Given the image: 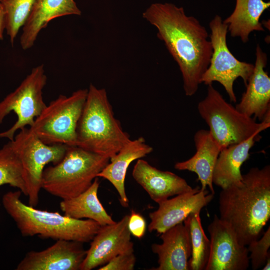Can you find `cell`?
<instances>
[{
  "instance_id": "cell-22",
  "label": "cell",
  "mask_w": 270,
  "mask_h": 270,
  "mask_svg": "<svg viewBox=\"0 0 270 270\" xmlns=\"http://www.w3.org/2000/svg\"><path fill=\"white\" fill-rule=\"evenodd\" d=\"M270 6V2L263 0H236L233 12L223 22L232 36L239 37L246 43L252 32L264 31L260 19Z\"/></svg>"
},
{
  "instance_id": "cell-19",
  "label": "cell",
  "mask_w": 270,
  "mask_h": 270,
  "mask_svg": "<svg viewBox=\"0 0 270 270\" xmlns=\"http://www.w3.org/2000/svg\"><path fill=\"white\" fill-rule=\"evenodd\" d=\"M81 11L74 0H36L20 37L22 48L26 50L34 44L40 30L56 18L80 15Z\"/></svg>"
},
{
  "instance_id": "cell-13",
  "label": "cell",
  "mask_w": 270,
  "mask_h": 270,
  "mask_svg": "<svg viewBox=\"0 0 270 270\" xmlns=\"http://www.w3.org/2000/svg\"><path fill=\"white\" fill-rule=\"evenodd\" d=\"M214 194L197 186L190 192L180 194L159 204L158 208L149 214L150 232L162 234L170 228L182 222L189 214L200 212L213 199Z\"/></svg>"
},
{
  "instance_id": "cell-9",
  "label": "cell",
  "mask_w": 270,
  "mask_h": 270,
  "mask_svg": "<svg viewBox=\"0 0 270 270\" xmlns=\"http://www.w3.org/2000/svg\"><path fill=\"white\" fill-rule=\"evenodd\" d=\"M210 40L212 53L209 66L201 78L206 85L214 82L220 83L224 88L231 102H236L234 90V81L242 78L246 86L254 68V64L238 60L230 52L226 44L228 26L220 16L216 15L209 24Z\"/></svg>"
},
{
  "instance_id": "cell-8",
  "label": "cell",
  "mask_w": 270,
  "mask_h": 270,
  "mask_svg": "<svg viewBox=\"0 0 270 270\" xmlns=\"http://www.w3.org/2000/svg\"><path fill=\"white\" fill-rule=\"evenodd\" d=\"M10 141L22 164L28 205L36 207L39 201L45 166L60 162L69 146L46 144L27 128L20 130Z\"/></svg>"
},
{
  "instance_id": "cell-30",
  "label": "cell",
  "mask_w": 270,
  "mask_h": 270,
  "mask_svg": "<svg viewBox=\"0 0 270 270\" xmlns=\"http://www.w3.org/2000/svg\"><path fill=\"white\" fill-rule=\"evenodd\" d=\"M5 29L4 14L2 6L0 2V40H3L4 31Z\"/></svg>"
},
{
  "instance_id": "cell-5",
  "label": "cell",
  "mask_w": 270,
  "mask_h": 270,
  "mask_svg": "<svg viewBox=\"0 0 270 270\" xmlns=\"http://www.w3.org/2000/svg\"><path fill=\"white\" fill-rule=\"evenodd\" d=\"M110 160L78 146H68L60 162L44 169L42 188L62 200L74 197L92 185Z\"/></svg>"
},
{
  "instance_id": "cell-27",
  "label": "cell",
  "mask_w": 270,
  "mask_h": 270,
  "mask_svg": "<svg viewBox=\"0 0 270 270\" xmlns=\"http://www.w3.org/2000/svg\"><path fill=\"white\" fill-rule=\"evenodd\" d=\"M248 250L252 269L256 270L264 266L268 256L270 246V227L268 226L260 238L251 242Z\"/></svg>"
},
{
  "instance_id": "cell-7",
  "label": "cell",
  "mask_w": 270,
  "mask_h": 270,
  "mask_svg": "<svg viewBox=\"0 0 270 270\" xmlns=\"http://www.w3.org/2000/svg\"><path fill=\"white\" fill-rule=\"evenodd\" d=\"M88 91L80 89L68 96L60 95L46 105L30 129L46 144L76 146V127Z\"/></svg>"
},
{
  "instance_id": "cell-2",
  "label": "cell",
  "mask_w": 270,
  "mask_h": 270,
  "mask_svg": "<svg viewBox=\"0 0 270 270\" xmlns=\"http://www.w3.org/2000/svg\"><path fill=\"white\" fill-rule=\"evenodd\" d=\"M218 203L219 218L240 244L258 240L270 218V166L251 168L240 184L222 188Z\"/></svg>"
},
{
  "instance_id": "cell-14",
  "label": "cell",
  "mask_w": 270,
  "mask_h": 270,
  "mask_svg": "<svg viewBox=\"0 0 270 270\" xmlns=\"http://www.w3.org/2000/svg\"><path fill=\"white\" fill-rule=\"evenodd\" d=\"M82 242L59 240L41 251H30L16 270H80L86 250Z\"/></svg>"
},
{
  "instance_id": "cell-24",
  "label": "cell",
  "mask_w": 270,
  "mask_h": 270,
  "mask_svg": "<svg viewBox=\"0 0 270 270\" xmlns=\"http://www.w3.org/2000/svg\"><path fill=\"white\" fill-rule=\"evenodd\" d=\"M190 236L192 253L189 270H205L210 253V241L202 228L200 212L190 214L184 220Z\"/></svg>"
},
{
  "instance_id": "cell-15",
  "label": "cell",
  "mask_w": 270,
  "mask_h": 270,
  "mask_svg": "<svg viewBox=\"0 0 270 270\" xmlns=\"http://www.w3.org/2000/svg\"><path fill=\"white\" fill-rule=\"evenodd\" d=\"M256 62L246 90L236 108L245 115L258 119L261 122H270V78L264 68L267 64V54L258 44Z\"/></svg>"
},
{
  "instance_id": "cell-25",
  "label": "cell",
  "mask_w": 270,
  "mask_h": 270,
  "mask_svg": "<svg viewBox=\"0 0 270 270\" xmlns=\"http://www.w3.org/2000/svg\"><path fill=\"white\" fill-rule=\"evenodd\" d=\"M8 184L27 196L20 159L10 140L0 149V186Z\"/></svg>"
},
{
  "instance_id": "cell-28",
  "label": "cell",
  "mask_w": 270,
  "mask_h": 270,
  "mask_svg": "<svg viewBox=\"0 0 270 270\" xmlns=\"http://www.w3.org/2000/svg\"><path fill=\"white\" fill-rule=\"evenodd\" d=\"M136 262V257L133 252L117 255L108 262L98 268V270H132Z\"/></svg>"
},
{
  "instance_id": "cell-11",
  "label": "cell",
  "mask_w": 270,
  "mask_h": 270,
  "mask_svg": "<svg viewBox=\"0 0 270 270\" xmlns=\"http://www.w3.org/2000/svg\"><path fill=\"white\" fill-rule=\"evenodd\" d=\"M210 249L205 270H246L250 266L246 246L238 241L230 227L215 214L208 226Z\"/></svg>"
},
{
  "instance_id": "cell-20",
  "label": "cell",
  "mask_w": 270,
  "mask_h": 270,
  "mask_svg": "<svg viewBox=\"0 0 270 270\" xmlns=\"http://www.w3.org/2000/svg\"><path fill=\"white\" fill-rule=\"evenodd\" d=\"M152 150V148L146 143L142 136L134 140H130L118 152L110 158V162L98 174V177L107 180L115 188L123 207L128 208L129 204L126 193L124 181L130 164L133 161L150 154Z\"/></svg>"
},
{
  "instance_id": "cell-26",
  "label": "cell",
  "mask_w": 270,
  "mask_h": 270,
  "mask_svg": "<svg viewBox=\"0 0 270 270\" xmlns=\"http://www.w3.org/2000/svg\"><path fill=\"white\" fill-rule=\"evenodd\" d=\"M36 0H0L4 14L5 29L14 44L21 28L24 26Z\"/></svg>"
},
{
  "instance_id": "cell-1",
  "label": "cell",
  "mask_w": 270,
  "mask_h": 270,
  "mask_svg": "<svg viewBox=\"0 0 270 270\" xmlns=\"http://www.w3.org/2000/svg\"><path fill=\"white\" fill-rule=\"evenodd\" d=\"M142 16L156 28L158 38L178 66L185 94L192 96L201 84L212 53L206 28L196 18L186 15L182 7L171 3L152 4Z\"/></svg>"
},
{
  "instance_id": "cell-21",
  "label": "cell",
  "mask_w": 270,
  "mask_h": 270,
  "mask_svg": "<svg viewBox=\"0 0 270 270\" xmlns=\"http://www.w3.org/2000/svg\"><path fill=\"white\" fill-rule=\"evenodd\" d=\"M260 132L246 140L222 149L218 156L212 176V182L222 188L242 183L240 168L250 156V150L260 139Z\"/></svg>"
},
{
  "instance_id": "cell-17",
  "label": "cell",
  "mask_w": 270,
  "mask_h": 270,
  "mask_svg": "<svg viewBox=\"0 0 270 270\" xmlns=\"http://www.w3.org/2000/svg\"><path fill=\"white\" fill-rule=\"evenodd\" d=\"M162 243L153 244L152 252L158 256V266L154 270H189L192 247L186 226L180 222L161 234Z\"/></svg>"
},
{
  "instance_id": "cell-10",
  "label": "cell",
  "mask_w": 270,
  "mask_h": 270,
  "mask_svg": "<svg viewBox=\"0 0 270 270\" xmlns=\"http://www.w3.org/2000/svg\"><path fill=\"white\" fill-rule=\"evenodd\" d=\"M47 77L44 65L34 68L19 86L0 102V124L13 112L17 120L8 130L0 132V138L13 140L15 134L26 126H31L45 108L42 94Z\"/></svg>"
},
{
  "instance_id": "cell-16",
  "label": "cell",
  "mask_w": 270,
  "mask_h": 270,
  "mask_svg": "<svg viewBox=\"0 0 270 270\" xmlns=\"http://www.w3.org/2000/svg\"><path fill=\"white\" fill-rule=\"evenodd\" d=\"M132 176L157 204L194 190L183 178L172 172L158 170L141 158L134 166Z\"/></svg>"
},
{
  "instance_id": "cell-6",
  "label": "cell",
  "mask_w": 270,
  "mask_h": 270,
  "mask_svg": "<svg viewBox=\"0 0 270 270\" xmlns=\"http://www.w3.org/2000/svg\"><path fill=\"white\" fill-rule=\"evenodd\" d=\"M198 110L222 150L243 142L270 126V122H257L253 118L239 112L212 84L208 85L206 96L198 104Z\"/></svg>"
},
{
  "instance_id": "cell-18",
  "label": "cell",
  "mask_w": 270,
  "mask_h": 270,
  "mask_svg": "<svg viewBox=\"0 0 270 270\" xmlns=\"http://www.w3.org/2000/svg\"><path fill=\"white\" fill-rule=\"evenodd\" d=\"M196 152L190 158L176 162L174 168L180 170L194 172L202 184V190L206 186L214 194L212 176L215 165L222 150L220 145L212 136L209 130H200L194 136Z\"/></svg>"
},
{
  "instance_id": "cell-29",
  "label": "cell",
  "mask_w": 270,
  "mask_h": 270,
  "mask_svg": "<svg viewBox=\"0 0 270 270\" xmlns=\"http://www.w3.org/2000/svg\"><path fill=\"white\" fill-rule=\"evenodd\" d=\"M128 227L132 235L138 238H142L145 234L146 224L144 218L132 210L129 216Z\"/></svg>"
},
{
  "instance_id": "cell-23",
  "label": "cell",
  "mask_w": 270,
  "mask_h": 270,
  "mask_svg": "<svg viewBox=\"0 0 270 270\" xmlns=\"http://www.w3.org/2000/svg\"><path fill=\"white\" fill-rule=\"evenodd\" d=\"M99 186L100 182L96 177L84 192L74 197L62 200L60 206L64 215L76 219L92 220L100 226L116 223L98 197Z\"/></svg>"
},
{
  "instance_id": "cell-31",
  "label": "cell",
  "mask_w": 270,
  "mask_h": 270,
  "mask_svg": "<svg viewBox=\"0 0 270 270\" xmlns=\"http://www.w3.org/2000/svg\"><path fill=\"white\" fill-rule=\"evenodd\" d=\"M264 266L262 268V270H269L270 269V256L267 258Z\"/></svg>"
},
{
  "instance_id": "cell-12",
  "label": "cell",
  "mask_w": 270,
  "mask_h": 270,
  "mask_svg": "<svg viewBox=\"0 0 270 270\" xmlns=\"http://www.w3.org/2000/svg\"><path fill=\"white\" fill-rule=\"evenodd\" d=\"M130 215L119 222L101 226L90 241L80 270H92L104 265L118 254L134 252L128 227Z\"/></svg>"
},
{
  "instance_id": "cell-3",
  "label": "cell",
  "mask_w": 270,
  "mask_h": 270,
  "mask_svg": "<svg viewBox=\"0 0 270 270\" xmlns=\"http://www.w3.org/2000/svg\"><path fill=\"white\" fill-rule=\"evenodd\" d=\"M21 194L20 190L9 191L2 196V204L24 236L84 243L90 242L101 226L92 220L76 219L26 205L20 200Z\"/></svg>"
},
{
  "instance_id": "cell-4",
  "label": "cell",
  "mask_w": 270,
  "mask_h": 270,
  "mask_svg": "<svg viewBox=\"0 0 270 270\" xmlns=\"http://www.w3.org/2000/svg\"><path fill=\"white\" fill-rule=\"evenodd\" d=\"M76 127V146L90 152L114 156L130 139L114 116L104 88L90 84Z\"/></svg>"
}]
</instances>
